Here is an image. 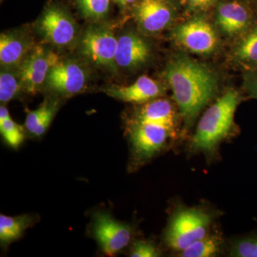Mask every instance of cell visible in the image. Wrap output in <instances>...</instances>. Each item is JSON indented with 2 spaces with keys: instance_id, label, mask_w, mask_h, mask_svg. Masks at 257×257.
<instances>
[{
  "instance_id": "6da1fadb",
  "label": "cell",
  "mask_w": 257,
  "mask_h": 257,
  "mask_svg": "<svg viewBox=\"0 0 257 257\" xmlns=\"http://www.w3.org/2000/svg\"><path fill=\"white\" fill-rule=\"evenodd\" d=\"M165 78L188 130L217 89L214 71L184 54L175 55L167 64Z\"/></svg>"
},
{
  "instance_id": "7a4b0ae2",
  "label": "cell",
  "mask_w": 257,
  "mask_h": 257,
  "mask_svg": "<svg viewBox=\"0 0 257 257\" xmlns=\"http://www.w3.org/2000/svg\"><path fill=\"white\" fill-rule=\"evenodd\" d=\"M241 96L229 89L206 111L198 124L191 142V148L207 155H212L216 147L231 131L234 114Z\"/></svg>"
},
{
  "instance_id": "3957f363",
  "label": "cell",
  "mask_w": 257,
  "mask_h": 257,
  "mask_svg": "<svg viewBox=\"0 0 257 257\" xmlns=\"http://www.w3.org/2000/svg\"><path fill=\"white\" fill-rule=\"evenodd\" d=\"M211 216L197 209H182L172 217L165 235L170 247L182 251L207 234Z\"/></svg>"
},
{
  "instance_id": "277c9868",
  "label": "cell",
  "mask_w": 257,
  "mask_h": 257,
  "mask_svg": "<svg viewBox=\"0 0 257 257\" xmlns=\"http://www.w3.org/2000/svg\"><path fill=\"white\" fill-rule=\"evenodd\" d=\"M118 40L109 29L90 28L83 35L81 52L89 62L99 67L114 70Z\"/></svg>"
},
{
  "instance_id": "5b68a950",
  "label": "cell",
  "mask_w": 257,
  "mask_h": 257,
  "mask_svg": "<svg viewBox=\"0 0 257 257\" xmlns=\"http://www.w3.org/2000/svg\"><path fill=\"white\" fill-rule=\"evenodd\" d=\"M60 60L52 51L42 46L34 47L18 67L23 90L30 94L38 92L46 82L51 67Z\"/></svg>"
},
{
  "instance_id": "8992f818",
  "label": "cell",
  "mask_w": 257,
  "mask_h": 257,
  "mask_svg": "<svg viewBox=\"0 0 257 257\" xmlns=\"http://www.w3.org/2000/svg\"><path fill=\"white\" fill-rule=\"evenodd\" d=\"M37 26L41 36L56 46H67L77 36V25L73 18L57 5L48 7L45 10Z\"/></svg>"
},
{
  "instance_id": "52a82bcc",
  "label": "cell",
  "mask_w": 257,
  "mask_h": 257,
  "mask_svg": "<svg viewBox=\"0 0 257 257\" xmlns=\"http://www.w3.org/2000/svg\"><path fill=\"white\" fill-rule=\"evenodd\" d=\"M176 42L194 53L208 55L217 46V37L210 24L203 19H194L181 24L173 30Z\"/></svg>"
},
{
  "instance_id": "ba28073f",
  "label": "cell",
  "mask_w": 257,
  "mask_h": 257,
  "mask_svg": "<svg viewBox=\"0 0 257 257\" xmlns=\"http://www.w3.org/2000/svg\"><path fill=\"white\" fill-rule=\"evenodd\" d=\"M87 79V73L80 64L72 60H60L51 67L45 84L50 90L71 96L83 91Z\"/></svg>"
},
{
  "instance_id": "9c48e42d",
  "label": "cell",
  "mask_w": 257,
  "mask_h": 257,
  "mask_svg": "<svg viewBox=\"0 0 257 257\" xmlns=\"http://www.w3.org/2000/svg\"><path fill=\"white\" fill-rule=\"evenodd\" d=\"M94 234L103 251L109 256L124 248L131 239L130 228L105 213H99L94 217Z\"/></svg>"
},
{
  "instance_id": "30bf717a",
  "label": "cell",
  "mask_w": 257,
  "mask_h": 257,
  "mask_svg": "<svg viewBox=\"0 0 257 257\" xmlns=\"http://www.w3.org/2000/svg\"><path fill=\"white\" fill-rule=\"evenodd\" d=\"M174 136L168 128L150 123L135 121L131 130V141L140 158H149L160 151L168 138Z\"/></svg>"
},
{
  "instance_id": "8fae6325",
  "label": "cell",
  "mask_w": 257,
  "mask_h": 257,
  "mask_svg": "<svg viewBox=\"0 0 257 257\" xmlns=\"http://www.w3.org/2000/svg\"><path fill=\"white\" fill-rule=\"evenodd\" d=\"M138 26L147 33H157L169 26L173 18L165 0H141L135 12Z\"/></svg>"
},
{
  "instance_id": "7c38bea8",
  "label": "cell",
  "mask_w": 257,
  "mask_h": 257,
  "mask_svg": "<svg viewBox=\"0 0 257 257\" xmlns=\"http://www.w3.org/2000/svg\"><path fill=\"white\" fill-rule=\"evenodd\" d=\"M151 50L148 43L136 34L128 32L118 39L116 64L122 69L141 67L150 60Z\"/></svg>"
},
{
  "instance_id": "4fadbf2b",
  "label": "cell",
  "mask_w": 257,
  "mask_h": 257,
  "mask_svg": "<svg viewBox=\"0 0 257 257\" xmlns=\"http://www.w3.org/2000/svg\"><path fill=\"white\" fill-rule=\"evenodd\" d=\"M104 92L111 97L126 102L145 103L163 94V88L159 83L149 77H140L128 86H110Z\"/></svg>"
},
{
  "instance_id": "5bb4252c",
  "label": "cell",
  "mask_w": 257,
  "mask_h": 257,
  "mask_svg": "<svg viewBox=\"0 0 257 257\" xmlns=\"http://www.w3.org/2000/svg\"><path fill=\"white\" fill-rule=\"evenodd\" d=\"M32 42L18 32H7L0 36V62L6 68L18 67L33 49Z\"/></svg>"
},
{
  "instance_id": "9a60e30c",
  "label": "cell",
  "mask_w": 257,
  "mask_h": 257,
  "mask_svg": "<svg viewBox=\"0 0 257 257\" xmlns=\"http://www.w3.org/2000/svg\"><path fill=\"white\" fill-rule=\"evenodd\" d=\"M251 21V15L239 3H224L218 7L216 24L226 35H235L246 32Z\"/></svg>"
},
{
  "instance_id": "2e32d148",
  "label": "cell",
  "mask_w": 257,
  "mask_h": 257,
  "mask_svg": "<svg viewBox=\"0 0 257 257\" xmlns=\"http://www.w3.org/2000/svg\"><path fill=\"white\" fill-rule=\"evenodd\" d=\"M135 121L160 125L175 135V113L170 101L156 99L149 101L136 115Z\"/></svg>"
},
{
  "instance_id": "e0dca14e",
  "label": "cell",
  "mask_w": 257,
  "mask_h": 257,
  "mask_svg": "<svg viewBox=\"0 0 257 257\" xmlns=\"http://www.w3.org/2000/svg\"><path fill=\"white\" fill-rule=\"evenodd\" d=\"M235 60L251 69L257 68V25L245 32L234 49Z\"/></svg>"
},
{
  "instance_id": "ac0fdd59",
  "label": "cell",
  "mask_w": 257,
  "mask_h": 257,
  "mask_svg": "<svg viewBox=\"0 0 257 257\" xmlns=\"http://www.w3.org/2000/svg\"><path fill=\"white\" fill-rule=\"evenodd\" d=\"M57 110V103L45 101L36 110L30 111L25 121L28 131L36 136H41L50 126Z\"/></svg>"
},
{
  "instance_id": "d6986e66",
  "label": "cell",
  "mask_w": 257,
  "mask_h": 257,
  "mask_svg": "<svg viewBox=\"0 0 257 257\" xmlns=\"http://www.w3.org/2000/svg\"><path fill=\"white\" fill-rule=\"evenodd\" d=\"M221 239L217 235H206L197 240L185 249L182 250L179 256L183 257H211L219 253Z\"/></svg>"
},
{
  "instance_id": "ffe728a7",
  "label": "cell",
  "mask_w": 257,
  "mask_h": 257,
  "mask_svg": "<svg viewBox=\"0 0 257 257\" xmlns=\"http://www.w3.org/2000/svg\"><path fill=\"white\" fill-rule=\"evenodd\" d=\"M23 89L18 67H3L0 74V101L7 103L13 99Z\"/></svg>"
},
{
  "instance_id": "44dd1931",
  "label": "cell",
  "mask_w": 257,
  "mask_h": 257,
  "mask_svg": "<svg viewBox=\"0 0 257 257\" xmlns=\"http://www.w3.org/2000/svg\"><path fill=\"white\" fill-rule=\"evenodd\" d=\"M25 217L0 216V239L3 243H9L18 239L26 228Z\"/></svg>"
},
{
  "instance_id": "7402d4cb",
  "label": "cell",
  "mask_w": 257,
  "mask_h": 257,
  "mask_svg": "<svg viewBox=\"0 0 257 257\" xmlns=\"http://www.w3.org/2000/svg\"><path fill=\"white\" fill-rule=\"evenodd\" d=\"M77 3L83 16L92 21H99L109 13V0H77Z\"/></svg>"
},
{
  "instance_id": "603a6c76",
  "label": "cell",
  "mask_w": 257,
  "mask_h": 257,
  "mask_svg": "<svg viewBox=\"0 0 257 257\" xmlns=\"http://www.w3.org/2000/svg\"><path fill=\"white\" fill-rule=\"evenodd\" d=\"M0 131L11 146L18 147L23 142V130L10 116L5 119H0Z\"/></svg>"
},
{
  "instance_id": "cb8c5ba5",
  "label": "cell",
  "mask_w": 257,
  "mask_h": 257,
  "mask_svg": "<svg viewBox=\"0 0 257 257\" xmlns=\"http://www.w3.org/2000/svg\"><path fill=\"white\" fill-rule=\"evenodd\" d=\"M230 256L257 257V234L236 241L231 247Z\"/></svg>"
},
{
  "instance_id": "d4e9b609",
  "label": "cell",
  "mask_w": 257,
  "mask_h": 257,
  "mask_svg": "<svg viewBox=\"0 0 257 257\" xmlns=\"http://www.w3.org/2000/svg\"><path fill=\"white\" fill-rule=\"evenodd\" d=\"M160 256V252L151 243L146 241H137L134 244L131 256L133 257H157Z\"/></svg>"
},
{
  "instance_id": "484cf974",
  "label": "cell",
  "mask_w": 257,
  "mask_h": 257,
  "mask_svg": "<svg viewBox=\"0 0 257 257\" xmlns=\"http://www.w3.org/2000/svg\"><path fill=\"white\" fill-rule=\"evenodd\" d=\"M243 87L250 97L257 99V68L250 69L244 74Z\"/></svg>"
},
{
  "instance_id": "4316f807",
  "label": "cell",
  "mask_w": 257,
  "mask_h": 257,
  "mask_svg": "<svg viewBox=\"0 0 257 257\" xmlns=\"http://www.w3.org/2000/svg\"><path fill=\"white\" fill-rule=\"evenodd\" d=\"M217 0H187L191 7L197 9H207L214 5Z\"/></svg>"
},
{
  "instance_id": "83f0119b",
  "label": "cell",
  "mask_w": 257,
  "mask_h": 257,
  "mask_svg": "<svg viewBox=\"0 0 257 257\" xmlns=\"http://www.w3.org/2000/svg\"><path fill=\"white\" fill-rule=\"evenodd\" d=\"M118 4L121 5V6H126V5L131 4L134 3L135 0H115Z\"/></svg>"
}]
</instances>
